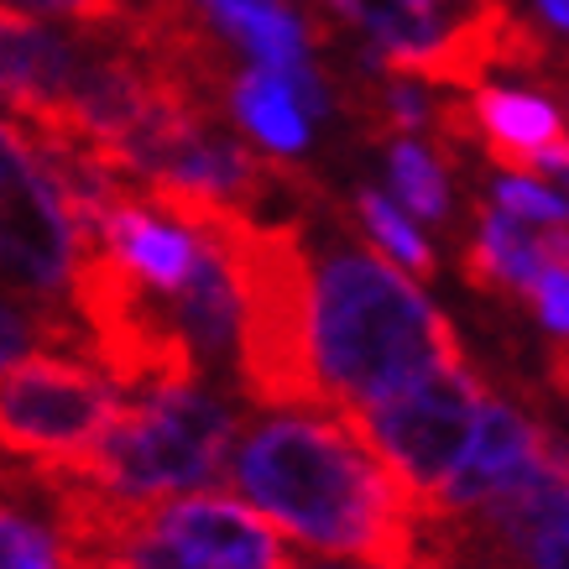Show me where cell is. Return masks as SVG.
<instances>
[{
    "instance_id": "cell-5",
    "label": "cell",
    "mask_w": 569,
    "mask_h": 569,
    "mask_svg": "<svg viewBox=\"0 0 569 569\" xmlns=\"http://www.w3.org/2000/svg\"><path fill=\"white\" fill-rule=\"evenodd\" d=\"M121 408V387L73 356H17L0 366V455L37 476H73Z\"/></svg>"
},
{
    "instance_id": "cell-23",
    "label": "cell",
    "mask_w": 569,
    "mask_h": 569,
    "mask_svg": "<svg viewBox=\"0 0 569 569\" xmlns=\"http://www.w3.org/2000/svg\"><path fill=\"white\" fill-rule=\"evenodd\" d=\"M522 173H538L549 189H559L569 199V131L565 137H553L549 147H538V152H528V162H522Z\"/></svg>"
},
{
    "instance_id": "cell-11",
    "label": "cell",
    "mask_w": 569,
    "mask_h": 569,
    "mask_svg": "<svg viewBox=\"0 0 569 569\" xmlns=\"http://www.w3.org/2000/svg\"><path fill=\"white\" fill-rule=\"evenodd\" d=\"M84 37L52 32L42 17L0 6V104L17 116V126H42L69 94L79 69Z\"/></svg>"
},
{
    "instance_id": "cell-2",
    "label": "cell",
    "mask_w": 569,
    "mask_h": 569,
    "mask_svg": "<svg viewBox=\"0 0 569 569\" xmlns=\"http://www.w3.org/2000/svg\"><path fill=\"white\" fill-rule=\"evenodd\" d=\"M309 340L329 408L350 413L413 387L439 366L466 361L449 319L418 293V282L361 246H340L313 261Z\"/></svg>"
},
{
    "instance_id": "cell-10",
    "label": "cell",
    "mask_w": 569,
    "mask_h": 569,
    "mask_svg": "<svg viewBox=\"0 0 569 569\" xmlns=\"http://www.w3.org/2000/svg\"><path fill=\"white\" fill-rule=\"evenodd\" d=\"M543 445H549V433L538 429L522 408L486 397L460 466L449 470L445 486L433 491L423 518H466V512H476L481 501H491L497 491L522 481V476L533 470V460L543 455Z\"/></svg>"
},
{
    "instance_id": "cell-24",
    "label": "cell",
    "mask_w": 569,
    "mask_h": 569,
    "mask_svg": "<svg viewBox=\"0 0 569 569\" xmlns=\"http://www.w3.org/2000/svg\"><path fill=\"white\" fill-rule=\"evenodd\" d=\"M533 6H538V17L549 21L553 32L569 37V0H533Z\"/></svg>"
},
{
    "instance_id": "cell-26",
    "label": "cell",
    "mask_w": 569,
    "mask_h": 569,
    "mask_svg": "<svg viewBox=\"0 0 569 569\" xmlns=\"http://www.w3.org/2000/svg\"><path fill=\"white\" fill-rule=\"evenodd\" d=\"M293 569H335V565H293Z\"/></svg>"
},
{
    "instance_id": "cell-3",
    "label": "cell",
    "mask_w": 569,
    "mask_h": 569,
    "mask_svg": "<svg viewBox=\"0 0 569 569\" xmlns=\"http://www.w3.org/2000/svg\"><path fill=\"white\" fill-rule=\"evenodd\" d=\"M236 418L193 381H157L121 397V408L73 476L121 501H162L204 491L224 476Z\"/></svg>"
},
{
    "instance_id": "cell-19",
    "label": "cell",
    "mask_w": 569,
    "mask_h": 569,
    "mask_svg": "<svg viewBox=\"0 0 569 569\" xmlns=\"http://www.w3.org/2000/svg\"><path fill=\"white\" fill-rule=\"evenodd\" d=\"M491 204L507 209V214H518L528 224H569V199L549 183H538V178H522V173H507L497 178V189H491Z\"/></svg>"
},
{
    "instance_id": "cell-12",
    "label": "cell",
    "mask_w": 569,
    "mask_h": 569,
    "mask_svg": "<svg viewBox=\"0 0 569 569\" xmlns=\"http://www.w3.org/2000/svg\"><path fill=\"white\" fill-rule=\"evenodd\" d=\"M543 261H569V224H528L486 204L476 241L466 251V277L481 293H528Z\"/></svg>"
},
{
    "instance_id": "cell-8",
    "label": "cell",
    "mask_w": 569,
    "mask_h": 569,
    "mask_svg": "<svg viewBox=\"0 0 569 569\" xmlns=\"http://www.w3.org/2000/svg\"><path fill=\"white\" fill-rule=\"evenodd\" d=\"M141 528L162 538L193 565L209 569H293V549L282 543L272 522L257 507H246L220 491H183L141 507Z\"/></svg>"
},
{
    "instance_id": "cell-1",
    "label": "cell",
    "mask_w": 569,
    "mask_h": 569,
    "mask_svg": "<svg viewBox=\"0 0 569 569\" xmlns=\"http://www.w3.org/2000/svg\"><path fill=\"white\" fill-rule=\"evenodd\" d=\"M224 476L303 549L377 569H449L433 518L381 466L350 408H272L230 449Z\"/></svg>"
},
{
    "instance_id": "cell-7",
    "label": "cell",
    "mask_w": 569,
    "mask_h": 569,
    "mask_svg": "<svg viewBox=\"0 0 569 569\" xmlns=\"http://www.w3.org/2000/svg\"><path fill=\"white\" fill-rule=\"evenodd\" d=\"M73 261H79V224L27 137L17 168L0 178V282L32 293L37 303H58L69 298Z\"/></svg>"
},
{
    "instance_id": "cell-20",
    "label": "cell",
    "mask_w": 569,
    "mask_h": 569,
    "mask_svg": "<svg viewBox=\"0 0 569 569\" xmlns=\"http://www.w3.org/2000/svg\"><path fill=\"white\" fill-rule=\"evenodd\" d=\"M11 11H27V17H52V21H73L84 32H110V27H126L131 11L126 0H0Z\"/></svg>"
},
{
    "instance_id": "cell-27",
    "label": "cell",
    "mask_w": 569,
    "mask_h": 569,
    "mask_svg": "<svg viewBox=\"0 0 569 569\" xmlns=\"http://www.w3.org/2000/svg\"><path fill=\"white\" fill-rule=\"evenodd\" d=\"M366 569H377V565H366Z\"/></svg>"
},
{
    "instance_id": "cell-16",
    "label": "cell",
    "mask_w": 569,
    "mask_h": 569,
    "mask_svg": "<svg viewBox=\"0 0 569 569\" xmlns=\"http://www.w3.org/2000/svg\"><path fill=\"white\" fill-rule=\"evenodd\" d=\"M387 173H392V189H397V199H402L408 214H418V220H445L449 214L445 162H439L418 137H402L387 147Z\"/></svg>"
},
{
    "instance_id": "cell-17",
    "label": "cell",
    "mask_w": 569,
    "mask_h": 569,
    "mask_svg": "<svg viewBox=\"0 0 569 569\" xmlns=\"http://www.w3.org/2000/svg\"><path fill=\"white\" fill-rule=\"evenodd\" d=\"M37 346H69V350H84V329L63 319L52 309H27L17 298L0 293V366H11L17 356Z\"/></svg>"
},
{
    "instance_id": "cell-28",
    "label": "cell",
    "mask_w": 569,
    "mask_h": 569,
    "mask_svg": "<svg viewBox=\"0 0 569 569\" xmlns=\"http://www.w3.org/2000/svg\"><path fill=\"white\" fill-rule=\"evenodd\" d=\"M63 569H73V565H63Z\"/></svg>"
},
{
    "instance_id": "cell-9",
    "label": "cell",
    "mask_w": 569,
    "mask_h": 569,
    "mask_svg": "<svg viewBox=\"0 0 569 569\" xmlns=\"http://www.w3.org/2000/svg\"><path fill=\"white\" fill-rule=\"evenodd\" d=\"M466 518H476L486 543L522 569H569V445L549 433L533 470Z\"/></svg>"
},
{
    "instance_id": "cell-22",
    "label": "cell",
    "mask_w": 569,
    "mask_h": 569,
    "mask_svg": "<svg viewBox=\"0 0 569 569\" xmlns=\"http://www.w3.org/2000/svg\"><path fill=\"white\" fill-rule=\"evenodd\" d=\"M381 116L392 131H423L433 121V100H429V84H418L408 73H397L392 84L381 89Z\"/></svg>"
},
{
    "instance_id": "cell-15",
    "label": "cell",
    "mask_w": 569,
    "mask_h": 569,
    "mask_svg": "<svg viewBox=\"0 0 569 569\" xmlns=\"http://www.w3.org/2000/svg\"><path fill=\"white\" fill-rule=\"evenodd\" d=\"M356 214H361L366 236L377 241L381 257L397 261L402 272H413V277H433V272H439V257H433V246L418 236L413 214H408V209H397L387 193L361 189V193H356Z\"/></svg>"
},
{
    "instance_id": "cell-4",
    "label": "cell",
    "mask_w": 569,
    "mask_h": 569,
    "mask_svg": "<svg viewBox=\"0 0 569 569\" xmlns=\"http://www.w3.org/2000/svg\"><path fill=\"white\" fill-rule=\"evenodd\" d=\"M377 42L381 69L429 89H476L497 63H538V42L507 0H325Z\"/></svg>"
},
{
    "instance_id": "cell-13",
    "label": "cell",
    "mask_w": 569,
    "mask_h": 569,
    "mask_svg": "<svg viewBox=\"0 0 569 569\" xmlns=\"http://www.w3.org/2000/svg\"><path fill=\"white\" fill-rule=\"evenodd\" d=\"M470 116V137L486 141V152L501 173H522L528 152L549 147L553 137H565V116L559 104L543 94H522V89H501V84H476L466 104Z\"/></svg>"
},
{
    "instance_id": "cell-6",
    "label": "cell",
    "mask_w": 569,
    "mask_h": 569,
    "mask_svg": "<svg viewBox=\"0 0 569 569\" xmlns=\"http://www.w3.org/2000/svg\"><path fill=\"white\" fill-rule=\"evenodd\" d=\"M481 402H486V381L466 361H455L356 413L361 433L381 455V466L408 486L418 512H429L433 491L445 486L449 470L460 466Z\"/></svg>"
},
{
    "instance_id": "cell-21",
    "label": "cell",
    "mask_w": 569,
    "mask_h": 569,
    "mask_svg": "<svg viewBox=\"0 0 569 569\" xmlns=\"http://www.w3.org/2000/svg\"><path fill=\"white\" fill-rule=\"evenodd\" d=\"M528 298H533V313L543 325L569 340V261H543L538 277L528 282Z\"/></svg>"
},
{
    "instance_id": "cell-25",
    "label": "cell",
    "mask_w": 569,
    "mask_h": 569,
    "mask_svg": "<svg viewBox=\"0 0 569 569\" xmlns=\"http://www.w3.org/2000/svg\"><path fill=\"white\" fill-rule=\"evenodd\" d=\"M549 377H553V387L569 397V346L565 350H553V361H549Z\"/></svg>"
},
{
    "instance_id": "cell-18",
    "label": "cell",
    "mask_w": 569,
    "mask_h": 569,
    "mask_svg": "<svg viewBox=\"0 0 569 569\" xmlns=\"http://www.w3.org/2000/svg\"><path fill=\"white\" fill-rule=\"evenodd\" d=\"M0 569H63V543L0 501Z\"/></svg>"
},
{
    "instance_id": "cell-14",
    "label": "cell",
    "mask_w": 569,
    "mask_h": 569,
    "mask_svg": "<svg viewBox=\"0 0 569 569\" xmlns=\"http://www.w3.org/2000/svg\"><path fill=\"white\" fill-rule=\"evenodd\" d=\"M230 110H236V121H241V131H251V137L267 147V152L277 157H293L309 147V110H303V100L293 94V84L282 79V73L261 69V63H251L246 73H236L230 79Z\"/></svg>"
}]
</instances>
